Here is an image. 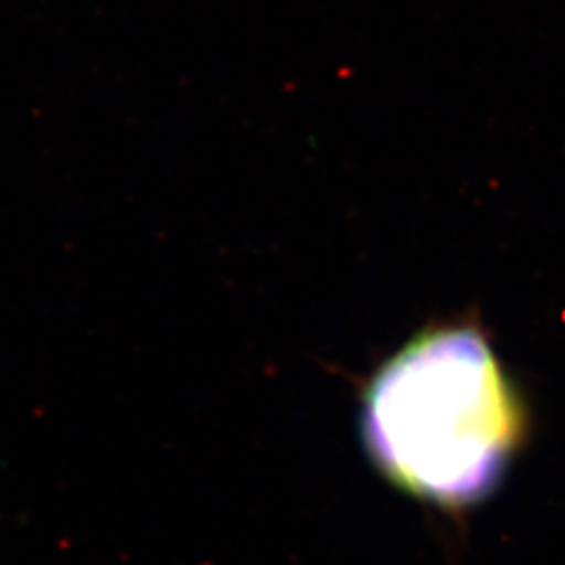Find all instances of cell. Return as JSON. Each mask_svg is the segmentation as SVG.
Masks as SVG:
<instances>
[{"instance_id":"1","label":"cell","mask_w":565,"mask_h":565,"mask_svg":"<svg viewBox=\"0 0 565 565\" xmlns=\"http://www.w3.org/2000/svg\"><path fill=\"white\" fill-rule=\"evenodd\" d=\"M524 436V404L476 324L425 329L364 390L371 461L392 484L448 511L482 503Z\"/></svg>"}]
</instances>
